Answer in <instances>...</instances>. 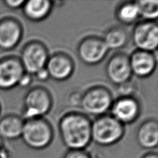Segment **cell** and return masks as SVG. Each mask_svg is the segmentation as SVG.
Wrapping results in <instances>:
<instances>
[{"mask_svg":"<svg viewBox=\"0 0 158 158\" xmlns=\"http://www.w3.org/2000/svg\"><path fill=\"white\" fill-rule=\"evenodd\" d=\"M58 130L68 150H85L92 142V121L83 112L64 114L59 120Z\"/></svg>","mask_w":158,"mask_h":158,"instance_id":"1","label":"cell"},{"mask_svg":"<svg viewBox=\"0 0 158 158\" xmlns=\"http://www.w3.org/2000/svg\"><path fill=\"white\" fill-rule=\"evenodd\" d=\"M92 142L103 147L116 144L125 135L123 124L112 117L105 114L92 121Z\"/></svg>","mask_w":158,"mask_h":158,"instance_id":"2","label":"cell"},{"mask_svg":"<svg viewBox=\"0 0 158 158\" xmlns=\"http://www.w3.org/2000/svg\"><path fill=\"white\" fill-rule=\"evenodd\" d=\"M28 147L33 150H43L53 139L52 126L44 118L24 121L21 137Z\"/></svg>","mask_w":158,"mask_h":158,"instance_id":"3","label":"cell"},{"mask_svg":"<svg viewBox=\"0 0 158 158\" xmlns=\"http://www.w3.org/2000/svg\"><path fill=\"white\" fill-rule=\"evenodd\" d=\"M53 106V98L49 90L42 86L33 87L24 95L22 109L24 121L43 118Z\"/></svg>","mask_w":158,"mask_h":158,"instance_id":"4","label":"cell"},{"mask_svg":"<svg viewBox=\"0 0 158 158\" xmlns=\"http://www.w3.org/2000/svg\"><path fill=\"white\" fill-rule=\"evenodd\" d=\"M113 101L112 93L107 87L95 85L83 93L80 108L85 114L98 117L107 114Z\"/></svg>","mask_w":158,"mask_h":158,"instance_id":"5","label":"cell"},{"mask_svg":"<svg viewBox=\"0 0 158 158\" xmlns=\"http://www.w3.org/2000/svg\"><path fill=\"white\" fill-rule=\"evenodd\" d=\"M49 57L47 47L40 41L32 40L22 48L19 59L24 72L33 76L45 68Z\"/></svg>","mask_w":158,"mask_h":158,"instance_id":"6","label":"cell"},{"mask_svg":"<svg viewBox=\"0 0 158 158\" xmlns=\"http://www.w3.org/2000/svg\"><path fill=\"white\" fill-rule=\"evenodd\" d=\"M131 40L137 50L153 53L158 47V26L156 21L140 22L132 29Z\"/></svg>","mask_w":158,"mask_h":158,"instance_id":"7","label":"cell"},{"mask_svg":"<svg viewBox=\"0 0 158 158\" xmlns=\"http://www.w3.org/2000/svg\"><path fill=\"white\" fill-rule=\"evenodd\" d=\"M108 52L103 39L95 35L83 38L77 47L78 58L87 65L99 64L106 58Z\"/></svg>","mask_w":158,"mask_h":158,"instance_id":"8","label":"cell"},{"mask_svg":"<svg viewBox=\"0 0 158 158\" xmlns=\"http://www.w3.org/2000/svg\"><path fill=\"white\" fill-rule=\"evenodd\" d=\"M110 115L123 125L135 122L139 117L141 106L135 97H119L112 103Z\"/></svg>","mask_w":158,"mask_h":158,"instance_id":"9","label":"cell"},{"mask_svg":"<svg viewBox=\"0 0 158 158\" xmlns=\"http://www.w3.org/2000/svg\"><path fill=\"white\" fill-rule=\"evenodd\" d=\"M106 74L108 80L117 86L131 80L129 56L122 52L112 55L106 65Z\"/></svg>","mask_w":158,"mask_h":158,"instance_id":"10","label":"cell"},{"mask_svg":"<svg viewBox=\"0 0 158 158\" xmlns=\"http://www.w3.org/2000/svg\"><path fill=\"white\" fill-rule=\"evenodd\" d=\"M74 63L69 55L56 52L50 56L45 68L50 78L56 81H64L72 77L74 72Z\"/></svg>","mask_w":158,"mask_h":158,"instance_id":"11","label":"cell"},{"mask_svg":"<svg viewBox=\"0 0 158 158\" xmlns=\"http://www.w3.org/2000/svg\"><path fill=\"white\" fill-rule=\"evenodd\" d=\"M129 56L132 74L139 78H146L157 68V58L153 53L136 49Z\"/></svg>","mask_w":158,"mask_h":158,"instance_id":"12","label":"cell"},{"mask_svg":"<svg viewBox=\"0 0 158 158\" xmlns=\"http://www.w3.org/2000/svg\"><path fill=\"white\" fill-rule=\"evenodd\" d=\"M24 73L18 58L9 57L0 61V89L8 90L18 86Z\"/></svg>","mask_w":158,"mask_h":158,"instance_id":"13","label":"cell"},{"mask_svg":"<svg viewBox=\"0 0 158 158\" xmlns=\"http://www.w3.org/2000/svg\"><path fill=\"white\" fill-rule=\"evenodd\" d=\"M23 35V29L17 19H5L0 22V49L9 51L18 46Z\"/></svg>","mask_w":158,"mask_h":158,"instance_id":"14","label":"cell"},{"mask_svg":"<svg viewBox=\"0 0 158 158\" xmlns=\"http://www.w3.org/2000/svg\"><path fill=\"white\" fill-rule=\"evenodd\" d=\"M136 140L141 148L153 150L158 144V123L156 118H148L140 124L136 131Z\"/></svg>","mask_w":158,"mask_h":158,"instance_id":"15","label":"cell"},{"mask_svg":"<svg viewBox=\"0 0 158 158\" xmlns=\"http://www.w3.org/2000/svg\"><path fill=\"white\" fill-rule=\"evenodd\" d=\"M53 7L50 0H29L25 1L22 13L25 18L31 22H40L49 15Z\"/></svg>","mask_w":158,"mask_h":158,"instance_id":"16","label":"cell"},{"mask_svg":"<svg viewBox=\"0 0 158 158\" xmlns=\"http://www.w3.org/2000/svg\"><path fill=\"white\" fill-rule=\"evenodd\" d=\"M24 121L17 115H8L0 121V137L15 140L21 137Z\"/></svg>","mask_w":158,"mask_h":158,"instance_id":"17","label":"cell"},{"mask_svg":"<svg viewBox=\"0 0 158 158\" xmlns=\"http://www.w3.org/2000/svg\"><path fill=\"white\" fill-rule=\"evenodd\" d=\"M129 34L122 27H111L104 33L103 40L108 50H119L128 43Z\"/></svg>","mask_w":158,"mask_h":158,"instance_id":"18","label":"cell"},{"mask_svg":"<svg viewBox=\"0 0 158 158\" xmlns=\"http://www.w3.org/2000/svg\"><path fill=\"white\" fill-rule=\"evenodd\" d=\"M115 16L120 23L131 25L136 22L139 17L136 2H123L118 5L115 11Z\"/></svg>","mask_w":158,"mask_h":158,"instance_id":"19","label":"cell"},{"mask_svg":"<svg viewBox=\"0 0 158 158\" xmlns=\"http://www.w3.org/2000/svg\"><path fill=\"white\" fill-rule=\"evenodd\" d=\"M139 9V17L145 21L155 22L158 17L157 1H135Z\"/></svg>","mask_w":158,"mask_h":158,"instance_id":"20","label":"cell"},{"mask_svg":"<svg viewBox=\"0 0 158 158\" xmlns=\"http://www.w3.org/2000/svg\"><path fill=\"white\" fill-rule=\"evenodd\" d=\"M136 90V84L131 80L117 86V91L119 97H134Z\"/></svg>","mask_w":158,"mask_h":158,"instance_id":"21","label":"cell"},{"mask_svg":"<svg viewBox=\"0 0 158 158\" xmlns=\"http://www.w3.org/2000/svg\"><path fill=\"white\" fill-rule=\"evenodd\" d=\"M63 158H92V156L85 150H68Z\"/></svg>","mask_w":158,"mask_h":158,"instance_id":"22","label":"cell"},{"mask_svg":"<svg viewBox=\"0 0 158 158\" xmlns=\"http://www.w3.org/2000/svg\"><path fill=\"white\" fill-rule=\"evenodd\" d=\"M83 93L79 91H74L69 96L68 101L70 106L73 107H80Z\"/></svg>","mask_w":158,"mask_h":158,"instance_id":"23","label":"cell"},{"mask_svg":"<svg viewBox=\"0 0 158 158\" xmlns=\"http://www.w3.org/2000/svg\"><path fill=\"white\" fill-rule=\"evenodd\" d=\"M33 82V76L25 72L19 80L18 86H19L22 88H27L29 87Z\"/></svg>","mask_w":158,"mask_h":158,"instance_id":"24","label":"cell"},{"mask_svg":"<svg viewBox=\"0 0 158 158\" xmlns=\"http://www.w3.org/2000/svg\"><path fill=\"white\" fill-rule=\"evenodd\" d=\"M25 1L24 0H6L4 4L10 9H18L23 6Z\"/></svg>","mask_w":158,"mask_h":158,"instance_id":"25","label":"cell"},{"mask_svg":"<svg viewBox=\"0 0 158 158\" xmlns=\"http://www.w3.org/2000/svg\"><path fill=\"white\" fill-rule=\"evenodd\" d=\"M33 76H34L38 81L40 82H45L50 78L49 73H48L46 68H43L40 69Z\"/></svg>","mask_w":158,"mask_h":158,"instance_id":"26","label":"cell"},{"mask_svg":"<svg viewBox=\"0 0 158 158\" xmlns=\"http://www.w3.org/2000/svg\"><path fill=\"white\" fill-rule=\"evenodd\" d=\"M142 158H158V155L156 152H149L143 155Z\"/></svg>","mask_w":158,"mask_h":158,"instance_id":"27","label":"cell"},{"mask_svg":"<svg viewBox=\"0 0 158 158\" xmlns=\"http://www.w3.org/2000/svg\"><path fill=\"white\" fill-rule=\"evenodd\" d=\"M3 150V142H2V139L0 137V152Z\"/></svg>","mask_w":158,"mask_h":158,"instance_id":"28","label":"cell"},{"mask_svg":"<svg viewBox=\"0 0 158 158\" xmlns=\"http://www.w3.org/2000/svg\"><path fill=\"white\" fill-rule=\"evenodd\" d=\"M0 158H1V157H0Z\"/></svg>","mask_w":158,"mask_h":158,"instance_id":"29","label":"cell"}]
</instances>
